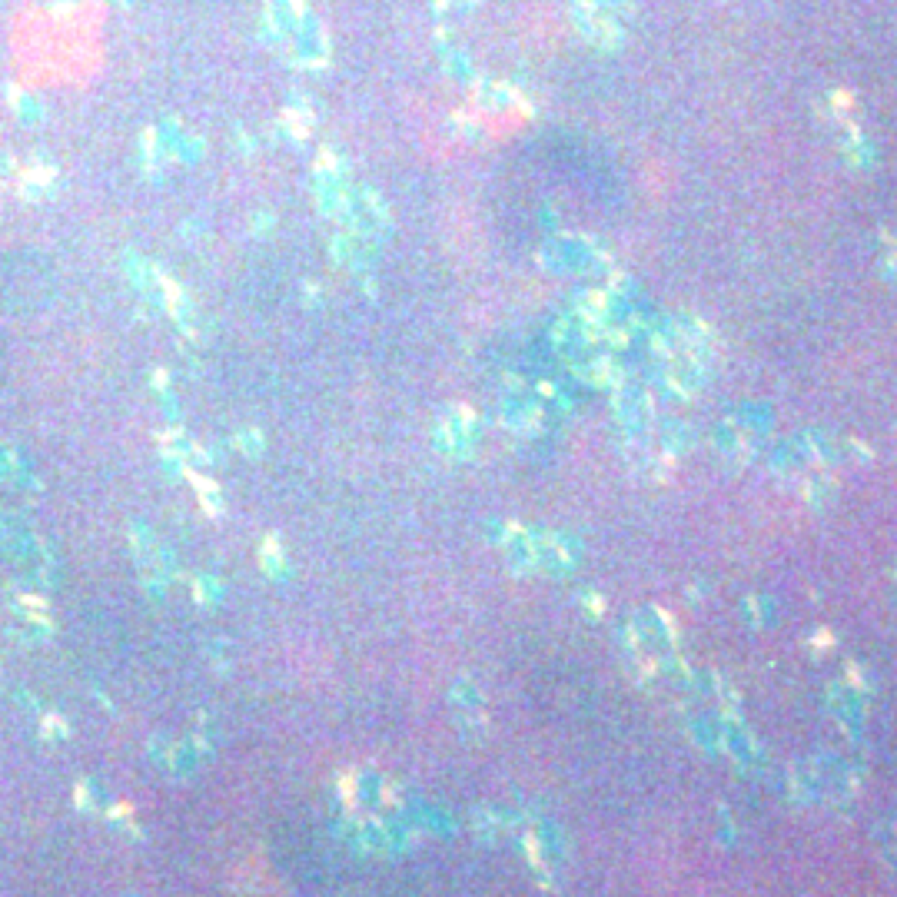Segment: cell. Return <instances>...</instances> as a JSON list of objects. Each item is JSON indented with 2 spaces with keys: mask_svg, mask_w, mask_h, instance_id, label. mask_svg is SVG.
Instances as JSON below:
<instances>
[{
  "mask_svg": "<svg viewBox=\"0 0 897 897\" xmlns=\"http://www.w3.org/2000/svg\"><path fill=\"white\" fill-rule=\"evenodd\" d=\"M881 854L897 874V815H891V821L881 828Z\"/></svg>",
  "mask_w": 897,
  "mask_h": 897,
  "instance_id": "obj_1",
  "label": "cell"
}]
</instances>
